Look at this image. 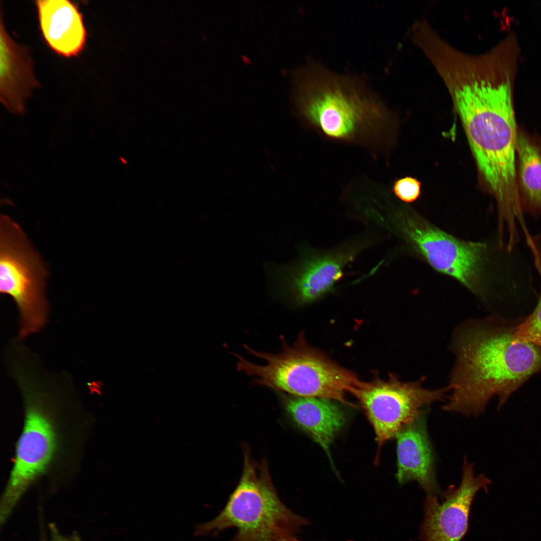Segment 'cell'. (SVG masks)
<instances>
[{
  "mask_svg": "<svg viewBox=\"0 0 541 541\" xmlns=\"http://www.w3.org/2000/svg\"><path fill=\"white\" fill-rule=\"evenodd\" d=\"M446 88L466 134L480 175L494 197L499 218L522 213L516 177L517 130L508 76L471 64L456 73Z\"/></svg>",
  "mask_w": 541,
  "mask_h": 541,
  "instance_id": "6da1fadb",
  "label": "cell"
},
{
  "mask_svg": "<svg viewBox=\"0 0 541 541\" xmlns=\"http://www.w3.org/2000/svg\"><path fill=\"white\" fill-rule=\"evenodd\" d=\"M518 324L490 318L463 327L456 340V361L445 411L478 416L489 400L497 410L531 376L541 370V349L514 338Z\"/></svg>",
  "mask_w": 541,
  "mask_h": 541,
  "instance_id": "7a4b0ae2",
  "label": "cell"
},
{
  "mask_svg": "<svg viewBox=\"0 0 541 541\" xmlns=\"http://www.w3.org/2000/svg\"><path fill=\"white\" fill-rule=\"evenodd\" d=\"M292 97L297 116L324 137L376 152L385 149L390 112L360 77L310 60L294 72Z\"/></svg>",
  "mask_w": 541,
  "mask_h": 541,
  "instance_id": "3957f363",
  "label": "cell"
},
{
  "mask_svg": "<svg viewBox=\"0 0 541 541\" xmlns=\"http://www.w3.org/2000/svg\"><path fill=\"white\" fill-rule=\"evenodd\" d=\"M281 339L282 349L276 354L257 351L244 344L249 354L265 364H254L235 353L237 371L253 377L256 385L294 396L324 398L353 406L345 399V393L354 394L362 383L354 374L311 349L302 335L291 345L284 337Z\"/></svg>",
  "mask_w": 541,
  "mask_h": 541,
  "instance_id": "277c9868",
  "label": "cell"
},
{
  "mask_svg": "<svg viewBox=\"0 0 541 541\" xmlns=\"http://www.w3.org/2000/svg\"><path fill=\"white\" fill-rule=\"evenodd\" d=\"M308 524L283 503L264 466L245 456L240 480L224 507L195 533L217 534L233 527L236 533L230 541H284Z\"/></svg>",
  "mask_w": 541,
  "mask_h": 541,
  "instance_id": "5b68a950",
  "label": "cell"
},
{
  "mask_svg": "<svg viewBox=\"0 0 541 541\" xmlns=\"http://www.w3.org/2000/svg\"><path fill=\"white\" fill-rule=\"evenodd\" d=\"M378 225L397 233L434 269L451 277L474 294L485 297L491 253L485 242L458 239L411 209H382Z\"/></svg>",
  "mask_w": 541,
  "mask_h": 541,
  "instance_id": "8992f818",
  "label": "cell"
},
{
  "mask_svg": "<svg viewBox=\"0 0 541 541\" xmlns=\"http://www.w3.org/2000/svg\"><path fill=\"white\" fill-rule=\"evenodd\" d=\"M23 395L26 416L17 443L15 464L2 497L0 522L7 521L24 493L43 472L55 452L57 437L50 414L43 378L32 370L15 376Z\"/></svg>",
  "mask_w": 541,
  "mask_h": 541,
  "instance_id": "52a82bcc",
  "label": "cell"
},
{
  "mask_svg": "<svg viewBox=\"0 0 541 541\" xmlns=\"http://www.w3.org/2000/svg\"><path fill=\"white\" fill-rule=\"evenodd\" d=\"M48 271L21 226L9 216L0 217V292L12 298L20 316L21 337L45 325Z\"/></svg>",
  "mask_w": 541,
  "mask_h": 541,
  "instance_id": "ba28073f",
  "label": "cell"
},
{
  "mask_svg": "<svg viewBox=\"0 0 541 541\" xmlns=\"http://www.w3.org/2000/svg\"><path fill=\"white\" fill-rule=\"evenodd\" d=\"M374 241L372 236L364 234L329 249L304 245L295 260L272 265L268 272L271 285L295 305L312 303L331 291L344 268Z\"/></svg>",
  "mask_w": 541,
  "mask_h": 541,
  "instance_id": "9c48e42d",
  "label": "cell"
},
{
  "mask_svg": "<svg viewBox=\"0 0 541 541\" xmlns=\"http://www.w3.org/2000/svg\"><path fill=\"white\" fill-rule=\"evenodd\" d=\"M448 391V387L430 390L423 386L421 380L404 382L392 376L387 381L362 382L354 395L373 426L380 450L403 427L424 412L425 406L443 400Z\"/></svg>",
  "mask_w": 541,
  "mask_h": 541,
  "instance_id": "30bf717a",
  "label": "cell"
},
{
  "mask_svg": "<svg viewBox=\"0 0 541 541\" xmlns=\"http://www.w3.org/2000/svg\"><path fill=\"white\" fill-rule=\"evenodd\" d=\"M491 480L483 474L476 476L473 465L464 457L458 487L450 485L439 501L437 495H427L424 518L420 526L422 541H461L469 525L470 507L475 494L488 491Z\"/></svg>",
  "mask_w": 541,
  "mask_h": 541,
  "instance_id": "8fae6325",
  "label": "cell"
},
{
  "mask_svg": "<svg viewBox=\"0 0 541 541\" xmlns=\"http://www.w3.org/2000/svg\"><path fill=\"white\" fill-rule=\"evenodd\" d=\"M425 411L406 424L395 436L396 478L401 485L417 482L427 495H437L435 459L426 426Z\"/></svg>",
  "mask_w": 541,
  "mask_h": 541,
  "instance_id": "7c38bea8",
  "label": "cell"
},
{
  "mask_svg": "<svg viewBox=\"0 0 541 541\" xmlns=\"http://www.w3.org/2000/svg\"><path fill=\"white\" fill-rule=\"evenodd\" d=\"M39 84L29 49L15 41L0 18V99L11 112L21 113L26 100Z\"/></svg>",
  "mask_w": 541,
  "mask_h": 541,
  "instance_id": "4fadbf2b",
  "label": "cell"
},
{
  "mask_svg": "<svg viewBox=\"0 0 541 541\" xmlns=\"http://www.w3.org/2000/svg\"><path fill=\"white\" fill-rule=\"evenodd\" d=\"M36 4L40 30L49 47L67 58L80 54L87 34L77 6L67 0H39Z\"/></svg>",
  "mask_w": 541,
  "mask_h": 541,
  "instance_id": "5bb4252c",
  "label": "cell"
},
{
  "mask_svg": "<svg viewBox=\"0 0 541 541\" xmlns=\"http://www.w3.org/2000/svg\"><path fill=\"white\" fill-rule=\"evenodd\" d=\"M284 401L294 421L324 449L332 462L330 446L345 423L343 411L330 399L293 396Z\"/></svg>",
  "mask_w": 541,
  "mask_h": 541,
  "instance_id": "9a60e30c",
  "label": "cell"
},
{
  "mask_svg": "<svg viewBox=\"0 0 541 541\" xmlns=\"http://www.w3.org/2000/svg\"><path fill=\"white\" fill-rule=\"evenodd\" d=\"M516 177L522 211L541 216V141L517 131Z\"/></svg>",
  "mask_w": 541,
  "mask_h": 541,
  "instance_id": "2e32d148",
  "label": "cell"
},
{
  "mask_svg": "<svg viewBox=\"0 0 541 541\" xmlns=\"http://www.w3.org/2000/svg\"><path fill=\"white\" fill-rule=\"evenodd\" d=\"M529 250L541 278V234L533 239ZM514 338L518 341L533 344L541 349V295L533 312L517 325Z\"/></svg>",
  "mask_w": 541,
  "mask_h": 541,
  "instance_id": "e0dca14e",
  "label": "cell"
},
{
  "mask_svg": "<svg viewBox=\"0 0 541 541\" xmlns=\"http://www.w3.org/2000/svg\"><path fill=\"white\" fill-rule=\"evenodd\" d=\"M421 182L416 178L406 176L397 179L393 184V191L401 200L411 203L416 200L421 194Z\"/></svg>",
  "mask_w": 541,
  "mask_h": 541,
  "instance_id": "ac0fdd59",
  "label": "cell"
},
{
  "mask_svg": "<svg viewBox=\"0 0 541 541\" xmlns=\"http://www.w3.org/2000/svg\"><path fill=\"white\" fill-rule=\"evenodd\" d=\"M50 536L48 539H44L42 541H81L76 535L65 536L59 532L56 527L53 524L50 525Z\"/></svg>",
  "mask_w": 541,
  "mask_h": 541,
  "instance_id": "d6986e66",
  "label": "cell"
},
{
  "mask_svg": "<svg viewBox=\"0 0 541 541\" xmlns=\"http://www.w3.org/2000/svg\"><path fill=\"white\" fill-rule=\"evenodd\" d=\"M284 541H302L299 540L297 537H292Z\"/></svg>",
  "mask_w": 541,
  "mask_h": 541,
  "instance_id": "ffe728a7",
  "label": "cell"
},
{
  "mask_svg": "<svg viewBox=\"0 0 541 541\" xmlns=\"http://www.w3.org/2000/svg\"><path fill=\"white\" fill-rule=\"evenodd\" d=\"M529 237H528V238H529ZM528 238H527V239H525V240H526V239H528ZM498 242H499V243H500V244H502V243H504V242H506V241H503V242H499V241L498 240ZM506 246H507V244H506ZM515 247H514V248H512V249H510V248H508V247H507V248H508V249H509V250H512V249H513L515 248Z\"/></svg>",
  "mask_w": 541,
  "mask_h": 541,
  "instance_id": "44dd1931",
  "label": "cell"
},
{
  "mask_svg": "<svg viewBox=\"0 0 541 541\" xmlns=\"http://www.w3.org/2000/svg\"><path fill=\"white\" fill-rule=\"evenodd\" d=\"M528 239H527V240H528ZM498 243H499V242H498ZM504 243H506V242H504ZM504 243H502V244H500V243H499L500 244H504ZM514 249H515V248H514ZM513 249H512V250H513Z\"/></svg>",
  "mask_w": 541,
  "mask_h": 541,
  "instance_id": "7402d4cb",
  "label": "cell"
},
{
  "mask_svg": "<svg viewBox=\"0 0 541 541\" xmlns=\"http://www.w3.org/2000/svg\"><path fill=\"white\" fill-rule=\"evenodd\" d=\"M527 241H528V240H527ZM505 244H504V245H505ZM503 245H500V246H503ZM509 251H510V250H509Z\"/></svg>",
  "mask_w": 541,
  "mask_h": 541,
  "instance_id": "603a6c76",
  "label": "cell"
}]
</instances>
